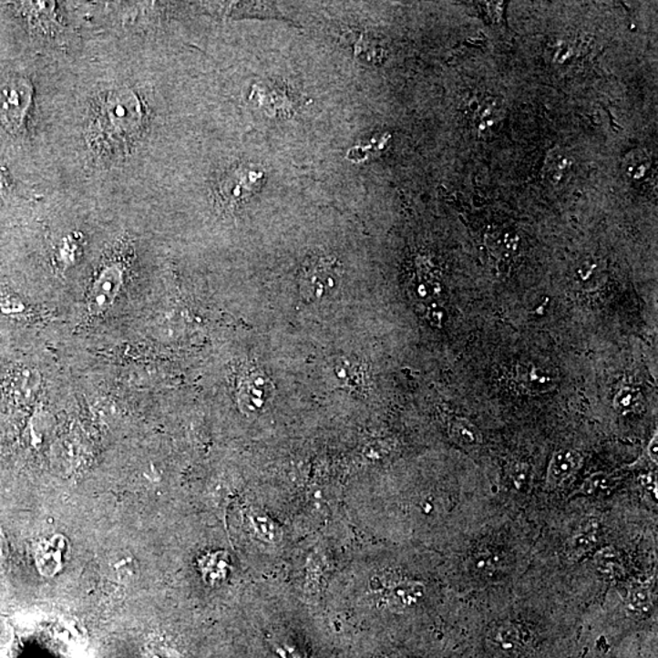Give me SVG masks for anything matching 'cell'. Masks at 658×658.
<instances>
[{"label": "cell", "mask_w": 658, "mask_h": 658, "mask_svg": "<svg viewBox=\"0 0 658 658\" xmlns=\"http://www.w3.org/2000/svg\"><path fill=\"white\" fill-rule=\"evenodd\" d=\"M494 642L502 650H515L519 645V632L511 624H502L494 632Z\"/></svg>", "instance_id": "22"}, {"label": "cell", "mask_w": 658, "mask_h": 658, "mask_svg": "<svg viewBox=\"0 0 658 658\" xmlns=\"http://www.w3.org/2000/svg\"><path fill=\"white\" fill-rule=\"evenodd\" d=\"M651 161L643 153H632L629 155L627 160L624 161L625 175L629 179L639 180L646 175L647 170L650 169Z\"/></svg>", "instance_id": "21"}, {"label": "cell", "mask_w": 658, "mask_h": 658, "mask_svg": "<svg viewBox=\"0 0 658 658\" xmlns=\"http://www.w3.org/2000/svg\"><path fill=\"white\" fill-rule=\"evenodd\" d=\"M528 477H529V473H528V468L526 465L515 466V468H513L511 473V479L516 488H519H519L526 486Z\"/></svg>", "instance_id": "26"}, {"label": "cell", "mask_w": 658, "mask_h": 658, "mask_svg": "<svg viewBox=\"0 0 658 658\" xmlns=\"http://www.w3.org/2000/svg\"><path fill=\"white\" fill-rule=\"evenodd\" d=\"M639 483H640V486H642L643 489L645 490L647 494L651 495V497L654 498V500H656V499H657L656 475H654V473H645V475H642L639 477Z\"/></svg>", "instance_id": "25"}, {"label": "cell", "mask_w": 658, "mask_h": 658, "mask_svg": "<svg viewBox=\"0 0 658 658\" xmlns=\"http://www.w3.org/2000/svg\"><path fill=\"white\" fill-rule=\"evenodd\" d=\"M469 108H472V118L477 129L482 132L493 128L501 113V104L495 97H475L469 103Z\"/></svg>", "instance_id": "14"}, {"label": "cell", "mask_w": 658, "mask_h": 658, "mask_svg": "<svg viewBox=\"0 0 658 658\" xmlns=\"http://www.w3.org/2000/svg\"><path fill=\"white\" fill-rule=\"evenodd\" d=\"M375 585V592L379 594V601L394 610L406 609L415 605L425 594V588L421 583L393 574L378 578Z\"/></svg>", "instance_id": "5"}, {"label": "cell", "mask_w": 658, "mask_h": 658, "mask_svg": "<svg viewBox=\"0 0 658 658\" xmlns=\"http://www.w3.org/2000/svg\"><path fill=\"white\" fill-rule=\"evenodd\" d=\"M490 248L493 249L499 256L504 259H509L519 252V238L516 233L506 232L497 233L489 238Z\"/></svg>", "instance_id": "20"}, {"label": "cell", "mask_w": 658, "mask_h": 658, "mask_svg": "<svg viewBox=\"0 0 658 658\" xmlns=\"http://www.w3.org/2000/svg\"><path fill=\"white\" fill-rule=\"evenodd\" d=\"M617 486V479L607 473H594L584 480L576 494L588 495V497H601L611 493Z\"/></svg>", "instance_id": "19"}, {"label": "cell", "mask_w": 658, "mask_h": 658, "mask_svg": "<svg viewBox=\"0 0 658 658\" xmlns=\"http://www.w3.org/2000/svg\"><path fill=\"white\" fill-rule=\"evenodd\" d=\"M31 104V87L25 79H10L0 87V120L10 131L24 125Z\"/></svg>", "instance_id": "4"}, {"label": "cell", "mask_w": 658, "mask_h": 658, "mask_svg": "<svg viewBox=\"0 0 658 658\" xmlns=\"http://www.w3.org/2000/svg\"><path fill=\"white\" fill-rule=\"evenodd\" d=\"M273 397V382L265 371L252 366L242 372L237 383V400L245 415L262 414Z\"/></svg>", "instance_id": "3"}, {"label": "cell", "mask_w": 658, "mask_h": 658, "mask_svg": "<svg viewBox=\"0 0 658 658\" xmlns=\"http://www.w3.org/2000/svg\"><path fill=\"white\" fill-rule=\"evenodd\" d=\"M473 566L477 572L493 574L498 570V559L489 550L478 551L473 558Z\"/></svg>", "instance_id": "24"}, {"label": "cell", "mask_w": 658, "mask_h": 658, "mask_svg": "<svg viewBox=\"0 0 658 658\" xmlns=\"http://www.w3.org/2000/svg\"><path fill=\"white\" fill-rule=\"evenodd\" d=\"M613 406L618 414L623 416L638 415L645 411V399L643 393L634 386H624L616 394Z\"/></svg>", "instance_id": "17"}, {"label": "cell", "mask_w": 658, "mask_h": 658, "mask_svg": "<svg viewBox=\"0 0 658 658\" xmlns=\"http://www.w3.org/2000/svg\"><path fill=\"white\" fill-rule=\"evenodd\" d=\"M628 606L635 612H645L653 605L650 591L643 585L632 587L628 594Z\"/></svg>", "instance_id": "23"}, {"label": "cell", "mask_w": 658, "mask_h": 658, "mask_svg": "<svg viewBox=\"0 0 658 658\" xmlns=\"http://www.w3.org/2000/svg\"><path fill=\"white\" fill-rule=\"evenodd\" d=\"M335 377L342 386L361 388L364 386V371L360 363L350 357H337L332 364Z\"/></svg>", "instance_id": "16"}, {"label": "cell", "mask_w": 658, "mask_h": 658, "mask_svg": "<svg viewBox=\"0 0 658 658\" xmlns=\"http://www.w3.org/2000/svg\"><path fill=\"white\" fill-rule=\"evenodd\" d=\"M594 561L599 572L611 580H618L625 574L623 558L616 549L611 548V546L596 552Z\"/></svg>", "instance_id": "15"}, {"label": "cell", "mask_w": 658, "mask_h": 658, "mask_svg": "<svg viewBox=\"0 0 658 658\" xmlns=\"http://www.w3.org/2000/svg\"><path fill=\"white\" fill-rule=\"evenodd\" d=\"M647 453H649V457L651 458V461L654 462V464L657 465V458H658V437L657 433L654 434V437L653 439H651V442L649 444V447H647Z\"/></svg>", "instance_id": "27"}, {"label": "cell", "mask_w": 658, "mask_h": 658, "mask_svg": "<svg viewBox=\"0 0 658 658\" xmlns=\"http://www.w3.org/2000/svg\"><path fill=\"white\" fill-rule=\"evenodd\" d=\"M583 457L578 451L562 449L556 451L549 464L546 486L549 489L561 487L581 468Z\"/></svg>", "instance_id": "10"}, {"label": "cell", "mask_w": 658, "mask_h": 658, "mask_svg": "<svg viewBox=\"0 0 658 658\" xmlns=\"http://www.w3.org/2000/svg\"><path fill=\"white\" fill-rule=\"evenodd\" d=\"M572 171V159L566 151L555 148L549 151L545 161L546 180L552 187L559 188L565 186Z\"/></svg>", "instance_id": "13"}, {"label": "cell", "mask_w": 658, "mask_h": 658, "mask_svg": "<svg viewBox=\"0 0 658 658\" xmlns=\"http://www.w3.org/2000/svg\"><path fill=\"white\" fill-rule=\"evenodd\" d=\"M122 271L118 265L108 266L94 282L88 298V309L93 314H103L113 305L122 285Z\"/></svg>", "instance_id": "8"}, {"label": "cell", "mask_w": 658, "mask_h": 658, "mask_svg": "<svg viewBox=\"0 0 658 658\" xmlns=\"http://www.w3.org/2000/svg\"><path fill=\"white\" fill-rule=\"evenodd\" d=\"M442 293V281L436 267L426 260H418L415 281L411 287V294L414 296L416 305L422 309L423 314L429 307L442 305L440 303Z\"/></svg>", "instance_id": "7"}, {"label": "cell", "mask_w": 658, "mask_h": 658, "mask_svg": "<svg viewBox=\"0 0 658 658\" xmlns=\"http://www.w3.org/2000/svg\"><path fill=\"white\" fill-rule=\"evenodd\" d=\"M599 540V524L596 520H588L570 538L566 545L567 558L577 561L591 552Z\"/></svg>", "instance_id": "11"}, {"label": "cell", "mask_w": 658, "mask_h": 658, "mask_svg": "<svg viewBox=\"0 0 658 658\" xmlns=\"http://www.w3.org/2000/svg\"><path fill=\"white\" fill-rule=\"evenodd\" d=\"M101 128L108 136H131L140 121L139 101L131 90L120 89L111 92L104 105Z\"/></svg>", "instance_id": "2"}, {"label": "cell", "mask_w": 658, "mask_h": 658, "mask_svg": "<svg viewBox=\"0 0 658 658\" xmlns=\"http://www.w3.org/2000/svg\"><path fill=\"white\" fill-rule=\"evenodd\" d=\"M342 282L343 267L334 256H311L300 270V293L307 302L320 303L334 298Z\"/></svg>", "instance_id": "1"}, {"label": "cell", "mask_w": 658, "mask_h": 658, "mask_svg": "<svg viewBox=\"0 0 658 658\" xmlns=\"http://www.w3.org/2000/svg\"><path fill=\"white\" fill-rule=\"evenodd\" d=\"M263 172L252 165H241L231 170L222 180L220 190L230 204H240L262 190Z\"/></svg>", "instance_id": "6"}, {"label": "cell", "mask_w": 658, "mask_h": 658, "mask_svg": "<svg viewBox=\"0 0 658 658\" xmlns=\"http://www.w3.org/2000/svg\"><path fill=\"white\" fill-rule=\"evenodd\" d=\"M556 375L534 363L519 364L516 368V383L523 393L540 396L556 388Z\"/></svg>", "instance_id": "9"}, {"label": "cell", "mask_w": 658, "mask_h": 658, "mask_svg": "<svg viewBox=\"0 0 658 658\" xmlns=\"http://www.w3.org/2000/svg\"><path fill=\"white\" fill-rule=\"evenodd\" d=\"M449 433L455 442L461 446L476 447L482 442L479 429L466 418H454L449 425Z\"/></svg>", "instance_id": "18"}, {"label": "cell", "mask_w": 658, "mask_h": 658, "mask_svg": "<svg viewBox=\"0 0 658 658\" xmlns=\"http://www.w3.org/2000/svg\"><path fill=\"white\" fill-rule=\"evenodd\" d=\"M605 267L596 258L581 260L574 271L577 288L584 292H594L605 283Z\"/></svg>", "instance_id": "12"}]
</instances>
